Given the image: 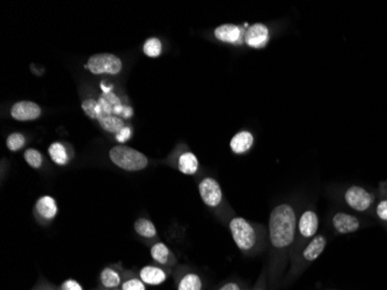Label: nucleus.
<instances>
[{"mask_svg": "<svg viewBox=\"0 0 387 290\" xmlns=\"http://www.w3.org/2000/svg\"><path fill=\"white\" fill-rule=\"evenodd\" d=\"M131 137V129L129 127L123 128L122 131H119V134H117V140L119 143H124L126 140H129Z\"/></svg>", "mask_w": 387, "mask_h": 290, "instance_id": "32", "label": "nucleus"}, {"mask_svg": "<svg viewBox=\"0 0 387 290\" xmlns=\"http://www.w3.org/2000/svg\"><path fill=\"white\" fill-rule=\"evenodd\" d=\"M109 159L115 167L128 172H138L149 167V159L145 155L122 144L110 149Z\"/></svg>", "mask_w": 387, "mask_h": 290, "instance_id": "3", "label": "nucleus"}, {"mask_svg": "<svg viewBox=\"0 0 387 290\" xmlns=\"http://www.w3.org/2000/svg\"><path fill=\"white\" fill-rule=\"evenodd\" d=\"M121 290H146V284L131 271H126Z\"/></svg>", "mask_w": 387, "mask_h": 290, "instance_id": "24", "label": "nucleus"}, {"mask_svg": "<svg viewBox=\"0 0 387 290\" xmlns=\"http://www.w3.org/2000/svg\"><path fill=\"white\" fill-rule=\"evenodd\" d=\"M32 290H59V286H55V284H52V282H49L48 280L41 277Z\"/></svg>", "mask_w": 387, "mask_h": 290, "instance_id": "30", "label": "nucleus"}, {"mask_svg": "<svg viewBox=\"0 0 387 290\" xmlns=\"http://www.w3.org/2000/svg\"><path fill=\"white\" fill-rule=\"evenodd\" d=\"M59 212L56 200L50 195L41 196L34 205V215L40 223L47 224L55 219Z\"/></svg>", "mask_w": 387, "mask_h": 290, "instance_id": "9", "label": "nucleus"}, {"mask_svg": "<svg viewBox=\"0 0 387 290\" xmlns=\"http://www.w3.org/2000/svg\"><path fill=\"white\" fill-rule=\"evenodd\" d=\"M97 121H99L100 127L110 134H119V131L126 127L123 119L117 116V115H107L102 113Z\"/></svg>", "mask_w": 387, "mask_h": 290, "instance_id": "20", "label": "nucleus"}, {"mask_svg": "<svg viewBox=\"0 0 387 290\" xmlns=\"http://www.w3.org/2000/svg\"><path fill=\"white\" fill-rule=\"evenodd\" d=\"M253 290H266L265 282H263V275H262L261 279H260V281H258V284L255 286V288Z\"/></svg>", "mask_w": 387, "mask_h": 290, "instance_id": "34", "label": "nucleus"}, {"mask_svg": "<svg viewBox=\"0 0 387 290\" xmlns=\"http://www.w3.org/2000/svg\"><path fill=\"white\" fill-rule=\"evenodd\" d=\"M269 28L265 23H254L245 32V43L254 49H262L269 42Z\"/></svg>", "mask_w": 387, "mask_h": 290, "instance_id": "12", "label": "nucleus"}, {"mask_svg": "<svg viewBox=\"0 0 387 290\" xmlns=\"http://www.w3.org/2000/svg\"><path fill=\"white\" fill-rule=\"evenodd\" d=\"M23 158L26 163L35 170H40L43 165V156L39 150L36 149H27L23 154Z\"/></svg>", "mask_w": 387, "mask_h": 290, "instance_id": "27", "label": "nucleus"}, {"mask_svg": "<svg viewBox=\"0 0 387 290\" xmlns=\"http://www.w3.org/2000/svg\"><path fill=\"white\" fill-rule=\"evenodd\" d=\"M198 194L210 209H220L224 203L223 189L215 178L206 176L198 183Z\"/></svg>", "mask_w": 387, "mask_h": 290, "instance_id": "7", "label": "nucleus"}, {"mask_svg": "<svg viewBox=\"0 0 387 290\" xmlns=\"http://www.w3.org/2000/svg\"><path fill=\"white\" fill-rule=\"evenodd\" d=\"M327 239L325 236L316 235L314 238L309 241V244L303 248V251L300 252V255L296 258V266L291 270L290 275L294 277V275H298L300 272L305 270L307 265H310L313 261H316L320 255H323L325 248H326Z\"/></svg>", "mask_w": 387, "mask_h": 290, "instance_id": "5", "label": "nucleus"}, {"mask_svg": "<svg viewBox=\"0 0 387 290\" xmlns=\"http://www.w3.org/2000/svg\"><path fill=\"white\" fill-rule=\"evenodd\" d=\"M218 290H242L240 287V284H237V282H226L225 284H223L222 287Z\"/></svg>", "mask_w": 387, "mask_h": 290, "instance_id": "33", "label": "nucleus"}, {"mask_svg": "<svg viewBox=\"0 0 387 290\" xmlns=\"http://www.w3.org/2000/svg\"><path fill=\"white\" fill-rule=\"evenodd\" d=\"M169 270L162 267V266H155V265H148L144 267L141 268L139 271L138 277L142 279L143 282L146 286H151V287H155V286H160L167 280L169 277Z\"/></svg>", "mask_w": 387, "mask_h": 290, "instance_id": "14", "label": "nucleus"}, {"mask_svg": "<svg viewBox=\"0 0 387 290\" xmlns=\"http://www.w3.org/2000/svg\"><path fill=\"white\" fill-rule=\"evenodd\" d=\"M151 257L155 262H157L159 266H162V267H173L177 265V259H175L174 255L172 253L167 245L164 244L162 241H158V243L152 245Z\"/></svg>", "mask_w": 387, "mask_h": 290, "instance_id": "17", "label": "nucleus"}, {"mask_svg": "<svg viewBox=\"0 0 387 290\" xmlns=\"http://www.w3.org/2000/svg\"><path fill=\"white\" fill-rule=\"evenodd\" d=\"M333 228L335 229V231L340 235H348L352 232L357 231L361 222L356 216L350 215L347 212H336L332 217Z\"/></svg>", "mask_w": 387, "mask_h": 290, "instance_id": "15", "label": "nucleus"}, {"mask_svg": "<svg viewBox=\"0 0 387 290\" xmlns=\"http://www.w3.org/2000/svg\"><path fill=\"white\" fill-rule=\"evenodd\" d=\"M59 290H85L84 287L81 286L77 280L75 279H68V280L63 281L59 286Z\"/></svg>", "mask_w": 387, "mask_h": 290, "instance_id": "29", "label": "nucleus"}, {"mask_svg": "<svg viewBox=\"0 0 387 290\" xmlns=\"http://www.w3.org/2000/svg\"><path fill=\"white\" fill-rule=\"evenodd\" d=\"M254 143V136L251 131H239L230 142L233 154L244 155L251 150Z\"/></svg>", "mask_w": 387, "mask_h": 290, "instance_id": "18", "label": "nucleus"}, {"mask_svg": "<svg viewBox=\"0 0 387 290\" xmlns=\"http://www.w3.org/2000/svg\"><path fill=\"white\" fill-rule=\"evenodd\" d=\"M213 35L218 41L231 44H242L245 41V33L242 27L233 23H224L217 27Z\"/></svg>", "mask_w": 387, "mask_h": 290, "instance_id": "13", "label": "nucleus"}, {"mask_svg": "<svg viewBox=\"0 0 387 290\" xmlns=\"http://www.w3.org/2000/svg\"><path fill=\"white\" fill-rule=\"evenodd\" d=\"M97 102L100 104L104 114L117 115V116L122 118L126 106L113 92H106L104 95H101L100 98L97 99Z\"/></svg>", "mask_w": 387, "mask_h": 290, "instance_id": "16", "label": "nucleus"}, {"mask_svg": "<svg viewBox=\"0 0 387 290\" xmlns=\"http://www.w3.org/2000/svg\"><path fill=\"white\" fill-rule=\"evenodd\" d=\"M133 229H135L136 234L143 237V238L153 239L158 236V231H157L155 223L150 221L149 219H145V217H141V219H137L135 224H133Z\"/></svg>", "mask_w": 387, "mask_h": 290, "instance_id": "22", "label": "nucleus"}, {"mask_svg": "<svg viewBox=\"0 0 387 290\" xmlns=\"http://www.w3.org/2000/svg\"><path fill=\"white\" fill-rule=\"evenodd\" d=\"M319 229V217L312 209H307L305 212H302L299 219L297 221V235L296 239L298 238V245L294 248V260L296 258L300 255V252L303 251V243L309 244L311 239L314 238Z\"/></svg>", "mask_w": 387, "mask_h": 290, "instance_id": "4", "label": "nucleus"}, {"mask_svg": "<svg viewBox=\"0 0 387 290\" xmlns=\"http://www.w3.org/2000/svg\"><path fill=\"white\" fill-rule=\"evenodd\" d=\"M203 281L202 277L194 272L182 274L178 280V290H202Z\"/></svg>", "mask_w": 387, "mask_h": 290, "instance_id": "21", "label": "nucleus"}, {"mask_svg": "<svg viewBox=\"0 0 387 290\" xmlns=\"http://www.w3.org/2000/svg\"><path fill=\"white\" fill-rule=\"evenodd\" d=\"M345 201L356 212H367L374 203V195L361 186H350L345 193Z\"/></svg>", "mask_w": 387, "mask_h": 290, "instance_id": "8", "label": "nucleus"}, {"mask_svg": "<svg viewBox=\"0 0 387 290\" xmlns=\"http://www.w3.org/2000/svg\"><path fill=\"white\" fill-rule=\"evenodd\" d=\"M177 167H178V170L182 174L194 176V174H196L197 171L200 169V163H198L197 157L193 152L186 151V152L181 154L180 157H179Z\"/></svg>", "mask_w": 387, "mask_h": 290, "instance_id": "19", "label": "nucleus"}, {"mask_svg": "<svg viewBox=\"0 0 387 290\" xmlns=\"http://www.w3.org/2000/svg\"><path fill=\"white\" fill-rule=\"evenodd\" d=\"M88 68L93 75H117L122 71V61L113 54H95L88 61Z\"/></svg>", "mask_w": 387, "mask_h": 290, "instance_id": "6", "label": "nucleus"}, {"mask_svg": "<svg viewBox=\"0 0 387 290\" xmlns=\"http://www.w3.org/2000/svg\"><path fill=\"white\" fill-rule=\"evenodd\" d=\"M126 271L121 265H110L102 268L99 275L101 288L105 289H119L124 280Z\"/></svg>", "mask_w": 387, "mask_h": 290, "instance_id": "10", "label": "nucleus"}, {"mask_svg": "<svg viewBox=\"0 0 387 290\" xmlns=\"http://www.w3.org/2000/svg\"><path fill=\"white\" fill-rule=\"evenodd\" d=\"M143 52H144V54L148 57H151V59L159 57V56L162 55V41L157 39V37H150V39L146 40L145 42H144Z\"/></svg>", "mask_w": 387, "mask_h": 290, "instance_id": "26", "label": "nucleus"}, {"mask_svg": "<svg viewBox=\"0 0 387 290\" xmlns=\"http://www.w3.org/2000/svg\"><path fill=\"white\" fill-rule=\"evenodd\" d=\"M376 214L378 219L387 222V200H381V203H378L376 207Z\"/></svg>", "mask_w": 387, "mask_h": 290, "instance_id": "31", "label": "nucleus"}, {"mask_svg": "<svg viewBox=\"0 0 387 290\" xmlns=\"http://www.w3.org/2000/svg\"><path fill=\"white\" fill-rule=\"evenodd\" d=\"M230 232L237 248L244 255H251L260 246V234L256 225L242 216H234L229 223Z\"/></svg>", "mask_w": 387, "mask_h": 290, "instance_id": "2", "label": "nucleus"}, {"mask_svg": "<svg viewBox=\"0 0 387 290\" xmlns=\"http://www.w3.org/2000/svg\"><path fill=\"white\" fill-rule=\"evenodd\" d=\"M25 144H26V137L21 133H13L7 137L6 147L12 152L21 150L25 147Z\"/></svg>", "mask_w": 387, "mask_h": 290, "instance_id": "28", "label": "nucleus"}, {"mask_svg": "<svg viewBox=\"0 0 387 290\" xmlns=\"http://www.w3.org/2000/svg\"><path fill=\"white\" fill-rule=\"evenodd\" d=\"M49 156L52 158L54 163L59 167H65L70 163V157H69L68 150L64 144L61 142H55L49 147Z\"/></svg>", "mask_w": 387, "mask_h": 290, "instance_id": "23", "label": "nucleus"}, {"mask_svg": "<svg viewBox=\"0 0 387 290\" xmlns=\"http://www.w3.org/2000/svg\"><path fill=\"white\" fill-rule=\"evenodd\" d=\"M95 290H110V289H105V288H99V289ZM113 290H121V289H113Z\"/></svg>", "mask_w": 387, "mask_h": 290, "instance_id": "35", "label": "nucleus"}, {"mask_svg": "<svg viewBox=\"0 0 387 290\" xmlns=\"http://www.w3.org/2000/svg\"><path fill=\"white\" fill-rule=\"evenodd\" d=\"M42 115V108L36 102H18L11 108V116L16 121L26 122V121L37 120Z\"/></svg>", "mask_w": 387, "mask_h": 290, "instance_id": "11", "label": "nucleus"}, {"mask_svg": "<svg viewBox=\"0 0 387 290\" xmlns=\"http://www.w3.org/2000/svg\"><path fill=\"white\" fill-rule=\"evenodd\" d=\"M297 215L294 205H275L269 216L268 232L271 248L270 282L276 286L287 260L294 251L297 235Z\"/></svg>", "mask_w": 387, "mask_h": 290, "instance_id": "1", "label": "nucleus"}, {"mask_svg": "<svg viewBox=\"0 0 387 290\" xmlns=\"http://www.w3.org/2000/svg\"><path fill=\"white\" fill-rule=\"evenodd\" d=\"M81 108H83L85 114L88 115V118L92 119V120H99L100 115L102 114L100 104L95 99H85L83 104H81Z\"/></svg>", "mask_w": 387, "mask_h": 290, "instance_id": "25", "label": "nucleus"}]
</instances>
